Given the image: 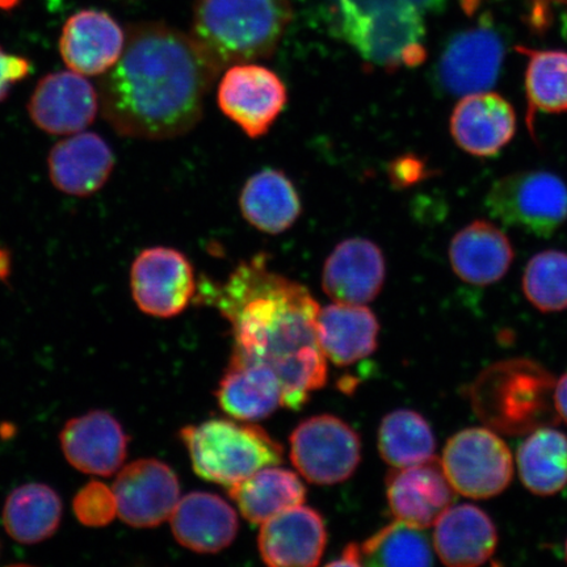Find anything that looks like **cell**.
I'll return each instance as SVG.
<instances>
[{
  "instance_id": "cell-1",
  "label": "cell",
  "mask_w": 567,
  "mask_h": 567,
  "mask_svg": "<svg viewBox=\"0 0 567 567\" xmlns=\"http://www.w3.org/2000/svg\"><path fill=\"white\" fill-rule=\"evenodd\" d=\"M219 73L193 34L158 21L131 24L122 56L99 80L102 115L120 136L181 137L200 122Z\"/></svg>"
},
{
  "instance_id": "cell-2",
  "label": "cell",
  "mask_w": 567,
  "mask_h": 567,
  "mask_svg": "<svg viewBox=\"0 0 567 567\" xmlns=\"http://www.w3.org/2000/svg\"><path fill=\"white\" fill-rule=\"evenodd\" d=\"M213 303L231 324L234 354L261 361L281 382L284 406L300 410L328 381L319 344V305L307 287L268 268L259 254L221 284H208Z\"/></svg>"
},
{
  "instance_id": "cell-3",
  "label": "cell",
  "mask_w": 567,
  "mask_h": 567,
  "mask_svg": "<svg viewBox=\"0 0 567 567\" xmlns=\"http://www.w3.org/2000/svg\"><path fill=\"white\" fill-rule=\"evenodd\" d=\"M292 16L289 0H197L190 34L221 71L271 56Z\"/></svg>"
},
{
  "instance_id": "cell-4",
  "label": "cell",
  "mask_w": 567,
  "mask_h": 567,
  "mask_svg": "<svg viewBox=\"0 0 567 567\" xmlns=\"http://www.w3.org/2000/svg\"><path fill=\"white\" fill-rule=\"evenodd\" d=\"M555 386V378L536 361H501L474 382L472 405L488 427L502 434H530L559 420Z\"/></svg>"
},
{
  "instance_id": "cell-5",
  "label": "cell",
  "mask_w": 567,
  "mask_h": 567,
  "mask_svg": "<svg viewBox=\"0 0 567 567\" xmlns=\"http://www.w3.org/2000/svg\"><path fill=\"white\" fill-rule=\"evenodd\" d=\"M181 437L197 476L226 487L282 461V446L250 423L213 420L184 427Z\"/></svg>"
},
{
  "instance_id": "cell-6",
  "label": "cell",
  "mask_w": 567,
  "mask_h": 567,
  "mask_svg": "<svg viewBox=\"0 0 567 567\" xmlns=\"http://www.w3.org/2000/svg\"><path fill=\"white\" fill-rule=\"evenodd\" d=\"M425 12L403 4L384 11L338 18L340 34L370 65L395 71L422 65Z\"/></svg>"
},
{
  "instance_id": "cell-7",
  "label": "cell",
  "mask_w": 567,
  "mask_h": 567,
  "mask_svg": "<svg viewBox=\"0 0 567 567\" xmlns=\"http://www.w3.org/2000/svg\"><path fill=\"white\" fill-rule=\"evenodd\" d=\"M485 204L503 225L549 238L567 219V186L548 172H520L496 181Z\"/></svg>"
},
{
  "instance_id": "cell-8",
  "label": "cell",
  "mask_w": 567,
  "mask_h": 567,
  "mask_svg": "<svg viewBox=\"0 0 567 567\" xmlns=\"http://www.w3.org/2000/svg\"><path fill=\"white\" fill-rule=\"evenodd\" d=\"M442 465L457 494L488 499L505 492L514 476L512 452L495 432L466 429L446 442Z\"/></svg>"
},
{
  "instance_id": "cell-9",
  "label": "cell",
  "mask_w": 567,
  "mask_h": 567,
  "mask_svg": "<svg viewBox=\"0 0 567 567\" xmlns=\"http://www.w3.org/2000/svg\"><path fill=\"white\" fill-rule=\"evenodd\" d=\"M290 458L311 484H340L359 466L360 437L334 415L311 416L290 435Z\"/></svg>"
},
{
  "instance_id": "cell-10",
  "label": "cell",
  "mask_w": 567,
  "mask_h": 567,
  "mask_svg": "<svg viewBox=\"0 0 567 567\" xmlns=\"http://www.w3.org/2000/svg\"><path fill=\"white\" fill-rule=\"evenodd\" d=\"M287 103L280 76L257 63L226 68L217 89L218 109L250 138L266 136Z\"/></svg>"
},
{
  "instance_id": "cell-11",
  "label": "cell",
  "mask_w": 567,
  "mask_h": 567,
  "mask_svg": "<svg viewBox=\"0 0 567 567\" xmlns=\"http://www.w3.org/2000/svg\"><path fill=\"white\" fill-rule=\"evenodd\" d=\"M505 54V41L492 24L453 34L437 61V87L455 96L488 91L498 81Z\"/></svg>"
},
{
  "instance_id": "cell-12",
  "label": "cell",
  "mask_w": 567,
  "mask_h": 567,
  "mask_svg": "<svg viewBox=\"0 0 567 567\" xmlns=\"http://www.w3.org/2000/svg\"><path fill=\"white\" fill-rule=\"evenodd\" d=\"M131 289L134 302L145 315L179 316L196 293L194 266L176 248H146L133 261Z\"/></svg>"
},
{
  "instance_id": "cell-13",
  "label": "cell",
  "mask_w": 567,
  "mask_h": 567,
  "mask_svg": "<svg viewBox=\"0 0 567 567\" xmlns=\"http://www.w3.org/2000/svg\"><path fill=\"white\" fill-rule=\"evenodd\" d=\"M117 516L134 528H154L172 517L181 501L175 472L155 458H141L118 471L112 486Z\"/></svg>"
},
{
  "instance_id": "cell-14",
  "label": "cell",
  "mask_w": 567,
  "mask_h": 567,
  "mask_svg": "<svg viewBox=\"0 0 567 567\" xmlns=\"http://www.w3.org/2000/svg\"><path fill=\"white\" fill-rule=\"evenodd\" d=\"M27 109L39 130L54 136H71L95 122L101 99L86 76L73 70L59 71L42 78Z\"/></svg>"
},
{
  "instance_id": "cell-15",
  "label": "cell",
  "mask_w": 567,
  "mask_h": 567,
  "mask_svg": "<svg viewBox=\"0 0 567 567\" xmlns=\"http://www.w3.org/2000/svg\"><path fill=\"white\" fill-rule=\"evenodd\" d=\"M455 488L446 478L442 461L435 457L390 473L386 496L395 519L416 529L435 526L456 499Z\"/></svg>"
},
{
  "instance_id": "cell-16",
  "label": "cell",
  "mask_w": 567,
  "mask_h": 567,
  "mask_svg": "<svg viewBox=\"0 0 567 567\" xmlns=\"http://www.w3.org/2000/svg\"><path fill=\"white\" fill-rule=\"evenodd\" d=\"M60 442L63 455L76 471L111 477L124 466L130 437L115 416L94 410L69 421Z\"/></svg>"
},
{
  "instance_id": "cell-17",
  "label": "cell",
  "mask_w": 567,
  "mask_h": 567,
  "mask_svg": "<svg viewBox=\"0 0 567 567\" xmlns=\"http://www.w3.org/2000/svg\"><path fill=\"white\" fill-rule=\"evenodd\" d=\"M386 261L381 248L367 238H349L337 245L326 259L322 288L331 300L365 305L385 284Z\"/></svg>"
},
{
  "instance_id": "cell-18",
  "label": "cell",
  "mask_w": 567,
  "mask_h": 567,
  "mask_svg": "<svg viewBox=\"0 0 567 567\" xmlns=\"http://www.w3.org/2000/svg\"><path fill=\"white\" fill-rule=\"evenodd\" d=\"M125 32L110 13L82 10L63 25L60 53L70 70L84 76L104 75L125 48Z\"/></svg>"
},
{
  "instance_id": "cell-19",
  "label": "cell",
  "mask_w": 567,
  "mask_h": 567,
  "mask_svg": "<svg viewBox=\"0 0 567 567\" xmlns=\"http://www.w3.org/2000/svg\"><path fill=\"white\" fill-rule=\"evenodd\" d=\"M328 543L324 522L316 509L302 505L286 509L261 524L259 551L275 567L317 566Z\"/></svg>"
},
{
  "instance_id": "cell-20",
  "label": "cell",
  "mask_w": 567,
  "mask_h": 567,
  "mask_svg": "<svg viewBox=\"0 0 567 567\" xmlns=\"http://www.w3.org/2000/svg\"><path fill=\"white\" fill-rule=\"evenodd\" d=\"M451 134L458 147L474 157H494L516 132L512 103L494 92L465 95L451 116Z\"/></svg>"
},
{
  "instance_id": "cell-21",
  "label": "cell",
  "mask_w": 567,
  "mask_h": 567,
  "mask_svg": "<svg viewBox=\"0 0 567 567\" xmlns=\"http://www.w3.org/2000/svg\"><path fill=\"white\" fill-rule=\"evenodd\" d=\"M115 168V154L96 133L81 132L61 140L49 153L48 169L61 193L87 197L101 190Z\"/></svg>"
},
{
  "instance_id": "cell-22",
  "label": "cell",
  "mask_w": 567,
  "mask_h": 567,
  "mask_svg": "<svg viewBox=\"0 0 567 567\" xmlns=\"http://www.w3.org/2000/svg\"><path fill=\"white\" fill-rule=\"evenodd\" d=\"M217 400L234 420L255 422L284 406V392L271 367L231 353L228 370L219 381Z\"/></svg>"
},
{
  "instance_id": "cell-23",
  "label": "cell",
  "mask_w": 567,
  "mask_h": 567,
  "mask_svg": "<svg viewBox=\"0 0 567 567\" xmlns=\"http://www.w3.org/2000/svg\"><path fill=\"white\" fill-rule=\"evenodd\" d=\"M434 527V548L446 566L484 565L492 558L498 544V534L491 516L473 505L450 507Z\"/></svg>"
},
{
  "instance_id": "cell-24",
  "label": "cell",
  "mask_w": 567,
  "mask_h": 567,
  "mask_svg": "<svg viewBox=\"0 0 567 567\" xmlns=\"http://www.w3.org/2000/svg\"><path fill=\"white\" fill-rule=\"evenodd\" d=\"M169 519L176 542L197 553L228 548L238 534L236 512L215 494L197 492L184 496Z\"/></svg>"
},
{
  "instance_id": "cell-25",
  "label": "cell",
  "mask_w": 567,
  "mask_h": 567,
  "mask_svg": "<svg viewBox=\"0 0 567 567\" xmlns=\"http://www.w3.org/2000/svg\"><path fill=\"white\" fill-rule=\"evenodd\" d=\"M450 259L458 278L485 287L499 281L514 260L508 237L492 223L474 221L452 238Z\"/></svg>"
},
{
  "instance_id": "cell-26",
  "label": "cell",
  "mask_w": 567,
  "mask_h": 567,
  "mask_svg": "<svg viewBox=\"0 0 567 567\" xmlns=\"http://www.w3.org/2000/svg\"><path fill=\"white\" fill-rule=\"evenodd\" d=\"M380 324L364 305L336 302L319 310L317 334L328 360L347 367L378 349Z\"/></svg>"
},
{
  "instance_id": "cell-27",
  "label": "cell",
  "mask_w": 567,
  "mask_h": 567,
  "mask_svg": "<svg viewBox=\"0 0 567 567\" xmlns=\"http://www.w3.org/2000/svg\"><path fill=\"white\" fill-rule=\"evenodd\" d=\"M239 209L252 228L278 236L297 223L302 203L290 177L276 168H265L248 177L239 195Z\"/></svg>"
},
{
  "instance_id": "cell-28",
  "label": "cell",
  "mask_w": 567,
  "mask_h": 567,
  "mask_svg": "<svg viewBox=\"0 0 567 567\" xmlns=\"http://www.w3.org/2000/svg\"><path fill=\"white\" fill-rule=\"evenodd\" d=\"M240 514L254 524H264L288 508L302 505L307 488L296 473L267 466L229 487Z\"/></svg>"
},
{
  "instance_id": "cell-29",
  "label": "cell",
  "mask_w": 567,
  "mask_h": 567,
  "mask_svg": "<svg viewBox=\"0 0 567 567\" xmlns=\"http://www.w3.org/2000/svg\"><path fill=\"white\" fill-rule=\"evenodd\" d=\"M62 502L51 486L27 484L13 491L6 501L3 524L13 540L32 545L45 542L59 529Z\"/></svg>"
},
{
  "instance_id": "cell-30",
  "label": "cell",
  "mask_w": 567,
  "mask_h": 567,
  "mask_svg": "<svg viewBox=\"0 0 567 567\" xmlns=\"http://www.w3.org/2000/svg\"><path fill=\"white\" fill-rule=\"evenodd\" d=\"M516 461L530 493L555 495L567 484V436L549 425L532 431L517 450Z\"/></svg>"
},
{
  "instance_id": "cell-31",
  "label": "cell",
  "mask_w": 567,
  "mask_h": 567,
  "mask_svg": "<svg viewBox=\"0 0 567 567\" xmlns=\"http://www.w3.org/2000/svg\"><path fill=\"white\" fill-rule=\"evenodd\" d=\"M526 56L527 122L534 132L538 112H567V52L517 47Z\"/></svg>"
},
{
  "instance_id": "cell-32",
  "label": "cell",
  "mask_w": 567,
  "mask_h": 567,
  "mask_svg": "<svg viewBox=\"0 0 567 567\" xmlns=\"http://www.w3.org/2000/svg\"><path fill=\"white\" fill-rule=\"evenodd\" d=\"M435 450L434 431L416 411L395 410L382 420L379 451L394 470L425 463L434 457Z\"/></svg>"
},
{
  "instance_id": "cell-33",
  "label": "cell",
  "mask_w": 567,
  "mask_h": 567,
  "mask_svg": "<svg viewBox=\"0 0 567 567\" xmlns=\"http://www.w3.org/2000/svg\"><path fill=\"white\" fill-rule=\"evenodd\" d=\"M360 549L361 566H430L431 544L422 529L396 520L367 540Z\"/></svg>"
},
{
  "instance_id": "cell-34",
  "label": "cell",
  "mask_w": 567,
  "mask_h": 567,
  "mask_svg": "<svg viewBox=\"0 0 567 567\" xmlns=\"http://www.w3.org/2000/svg\"><path fill=\"white\" fill-rule=\"evenodd\" d=\"M523 292L543 313L567 309V254L547 250L535 255L524 269Z\"/></svg>"
},
{
  "instance_id": "cell-35",
  "label": "cell",
  "mask_w": 567,
  "mask_h": 567,
  "mask_svg": "<svg viewBox=\"0 0 567 567\" xmlns=\"http://www.w3.org/2000/svg\"><path fill=\"white\" fill-rule=\"evenodd\" d=\"M73 509L78 522L83 526L90 528L109 526L117 516L115 493L103 482L91 481L76 493Z\"/></svg>"
},
{
  "instance_id": "cell-36",
  "label": "cell",
  "mask_w": 567,
  "mask_h": 567,
  "mask_svg": "<svg viewBox=\"0 0 567 567\" xmlns=\"http://www.w3.org/2000/svg\"><path fill=\"white\" fill-rule=\"evenodd\" d=\"M445 0H334L337 18L363 16L393 9L396 6L413 4L425 13L441 11Z\"/></svg>"
},
{
  "instance_id": "cell-37",
  "label": "cell",
  "mask_w": 567,
  "mask_h": 567,
  "mask_svg": "<svg viewBox=\"0 0 567 567\" xmlns=\"http://www.w3.org/2000/svg\"><path fill=\"white\" fill-rule=\"evenodd\" d=\"M31 61L17 54L6 52L0 47V103L9 97L17 84L31 74Z\"/></svg>"
},
{
  "instance_id": "cell-38",
  "label": "cell",
  "mask_w": 567,
  "mask_h": 567,
  "mask_svg": "<svg viewBox=\"0 0 567 567\" xmlns=\"http://www.w3.org/2000/svg\"><path fill=\"white\" fill-rule=\"evenodd\" d=\"M427 176V166L415 155H402L389 165L390 182L394 187L406 188Z\"/></svg>"
},
{
  "instance_id": "cell-39",
  "label": "cell",
  "mask_w": 567,
  "mask_h": 567,
  "mask_svg": "<svg viewBox=\"0 0 567 567\" xmlns=\"http://www.w3.org/2000/svg\"><path fill=\"white\" fill-rule=\"evenodd\" d=\"M555 408L559 420L567 423V372L556 382Z\"/></svg>"
},
{
  "instance_id": "cell-40",
  "label": "cell",
  "mask_w": 567,
  "mask_h": 567,
  "mask_svg": "<svg viewBox=\"0 0 567 567\" xmlns=\"http://www.w3.org/2000/svg\"><path fill=\"white\" fill-rule=\"evenodd\" d=\"M12 269L11 252L7 248L0 246V281L9 280Z\"/></svg>"
},
{
  "instance_id": "cell-41",
  "label": "cell",
  "mask_w": 567,
  "mask_h": 567,
  "mask_svg": "<svg viewBox=\"0 0 567 567\" xmlns=\"http://www.w3.org/2000/svg\"><path fill=\"white\" fill-rule=\"evenodd\" d=\"M20 0H0V10L10 11L16 9Z\"/></svg>"
},
{
  "instance_id": "cell-42",
  "label": "cell",
  "mask_w": 567,
  "mask_h": 567,
  "mask_svg": "<svg viewBox=\"0 0 567 567\" xmlns=\"http://www.w3.org/2000/svg\"><path fill=\"white\" fill-rule=\"evenodd\" d=\"M565 557H566V561H567V542H566V545H565Z\"/></svg>"
}]
</instances>
